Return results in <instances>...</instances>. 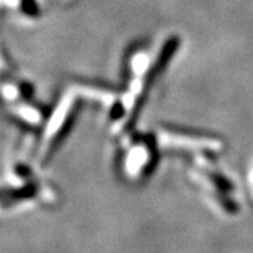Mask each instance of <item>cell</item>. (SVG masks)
Instances as JSON below:
<instances>
[{
  "mask_svg": "<svg viewBox=\"0 0 253 253\" xmlns=\"http://www.w3.org/2000/svg\"><path fill=\"white\" fill-rule=\"evenodd\" d=\"M159 139L162 145L172 146V148H186V149H193V151H219L221 149V142L217 139L201 138V136H186V134L170 132V131L162 132Z\"/></svg>",
  "mask_w": 253,
  "mask_h": 253,
  "instance_id": "6da1fadb",
  "label": "cell"
},
{
  "mask_svg": "<svg viewBox=\"0 0 253 253\" xmlns=\"http://www.w3.org/2000/svg\"><path fill=\"white\" fill-rule=\"evenodd\" d=\"M18 114L26 120H30V121H37L38 120V116L36 114V111L30 107H20L18 109Z\"/></svg>",
  "mask_w": 253,
  "mask_h": 253,
  "instance_id": "7a4b0ae2",
  "label": "cell"
}]
</instances>
